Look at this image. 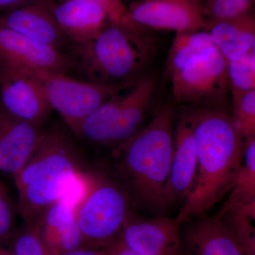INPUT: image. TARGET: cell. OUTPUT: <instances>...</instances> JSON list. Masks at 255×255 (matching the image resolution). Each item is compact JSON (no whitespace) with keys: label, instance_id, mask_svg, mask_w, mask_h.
Listing matches in <instances>:
<instances>
[{"label":"cell","instance_id":"9","mask_svg":"<svg viewBox=\"0 0 255 255\" xmlns=\"http://www.w3.org/2000/svg\"><path fill=\"white\" fill-rule=\"evenodd\" d=\"M0 107L11 117L39 127L53 112L38 71L1 58Z\"/></svg>","mask_w":255,"mask_h":255},{"label":"cell","instance_id":"19","mask_svg":"<svg viewBox=\"0 0 255 255\" xmlns=\"http://www.w3.org/2000/svg\"><path fill=\"white\" fill-rule=\"evenodd\" d=\"M216 216L232 228L244 255H255V191L233 188Z\"/></svg>","mask_w":255,"mask_h":255},{"label":"cell","instance_id":"15","mask_svg":"<svg viewBox=\"0 0 255 255\" xmlns=\"http://www.w3.org/2000/svg\"><path fill=\"white\" fill-rule=\"evenodd\" d=\"M180 235L187 255H244L232 228L217 216L182 223Z\"/></svg>","mask_w":255,"mask_h":255},{"label":"cell","instance_id":"5","mask_svg":"<svg viewBox=\"0 0 255 255\" xmlns=\"http://www.w3.org/2000/svg\"><path fill=\"white\" fill-rule=\"evenodd\" d=\"M157 82L155 77H142L88 116L75 136L112 149L127 141L142 128Z\"/></svg>","mask_w":255,"mask_h":255},{"label":"cell","instance_id":"10","mask_svg":"<svg viewBox=\"0 0 255 255\" xmlns=\"http://www.w3.org/2000/svg\"><path fill=\"white\" fill-rule=\"evenodd\" d=\"M127 9L121 24L176 33L207 29L204 0H137Z\"/></svg>","mask_w":255,"mask_h":255},{"label":"cell","instance_id":"18","mask_svg":"<svg viewBox=\"0 0 255 255\" xmlns=\"http://www.w3.org/2000/svg\"><path fill=\"white\" fill-rule=\"evenodd\" d=\"M55 19L72 44L93 39L110 23L100 5L83 0H60L53 8Z\"/></svg>","mask_w":255,"mask_h":255},{"label":"cell","instance_id":"11","mask_svg":"<svg viewBox=\"0 0 255 255\" xmlns=\"http://www.w3.org/2000/svg\"><path fill=\"white\" fill-rule=\"evenodd\" d=\"M180 228L176 218L146 219L134 211L124 225L121 238L137 255H187Z\"/></svg>","mask_w":255,"mask_h":255},{"label":"cell","instance_id":"31","mask_svg":"<svg viewBox=\"0 0 255 255\" xmlns=\"http://www.w3.org/2000/svg\"><path fill=\"white\" fill-rule=\"evenodd\" d=\"M0 255H16L11 249H6L0 245Z\"/></svg>","mask_w":255,"mask_h":255},{"label":"cell","instance_id":"4","mask_svg":"<svg viewBox=\"0 0 255 255\" xmlns=\"http://www.w3.org/2000/svg\"><path fill=\"white\" fill-rule=\"evenodd\" d=\"M70 132L59 124L43 130L26 163L13 176L18 203L28 211L44 212L88 171Z\"/></svg>","mask_w":255,"mask_h":255},{"label":"cell","instance_id":"1","mask_svg":"<svg viewBox=\"0 0 255 255\" xmlns=\"http://www.w3.org/2000/svg\"><path fill=\"white\" fill-rule=\"evenodd\" d=\"M181 112L190 124L197 150L194 183L175 217L182 225L205 215L232 190L246 140L235 127L230 111L183 107Z\"/></svg>","mask_w":255,"mask_h":255},{"label":"cell","instance_id":"16","mask_svg":"<svg viewBox=\"0 0 255 255\" xmlns=\"http://www.w3.org/2000/svg\"><path fill=\"white\" fill-rule=\"evenodd\" d=\"M75 203L63 197L47 209L33 224L55 255L84 248Z\"/></svg>","mask_w":255,"mask_h":255},{"label":"cell","instance_id":"17","mask_svg":"<svg viewBox=\"0 0 255 255\" xmlns=\"http://www.w3.org/2000/svg\"><path fill=\"white\" fill-rule=\"evenodd\" d=\"M43 129L11 117L0 107V171L17 173L38 143Z\"/></svg>","mask_w":255,"mask_h":255},{"label":"cell","instance_id":"24","mask_svg":"<svg viewBox=\"0 0 255 255\" xmlns=\"http://www.w3.org/2000/svg\"><path fill=\"white\" fill-rule=\"evenodd\" d=\"M253 0H206V31L215 23L241 17L253 11Z\"/></svg>","mask_w":255,"mask_h":255},{"label":"cell","instance_id":"22","mask_svg":"<svg viewBox=\"0 0 255 255\" xmlns=\"http://www.w3.org/2000/svg\"><path fill=\"white\" fill-rule=\"evenodd\" d=\"M231 95V119L246 142L255 137V90L233 92Z\"/></svg>","mask_w":255,"mask_h":255},{"label":"cell","instance_id":"3","mask_svg":"<svg viewBox=\"0 0 255 255\" xmlns=\"http://www.w3.org/2000/svg\"><path fill=\"white\" fill-rule=\"evenodd\" d=\"M136 25L109 23L93 39L71 44L68 55L82 80L105 85H125L141 78L155 57L154 37Z\"/></svg>","mask_w":255,"mask_h":255},{"label":"cell","instance_id":"20","mask_svg":"<svg viewBox=\"0 0 255 255\" xmlns=\"http://www.w3.org/2000/svg\"><path fill=\"white\" fill-rule=\"evenodd\" d=\"M207 31L214 46L227 61L239 59L255 50V17L253 11L241 17L215 23Z\"/></svg>","mask_w":255,"mask_h":255},{"label":"cell","instance_id":"8","mask_svg":"<svg viewBox=\"0 0 255 255\" xmlns=\"http://www.w3.org/2000/svg\"><path fill=\"white\" fill-rule=\"evenodd\" d=\"M47 100L75 136L82 122L119 92L137 81L105 85L77 80L63 73L38 71Z\"/></svg>","mask_w":255,"mask_h":255},{"label":"cell","instance_id":"23","mask_svg":"<svg viewBox=\"0 0 255 255\" xmlns=\"http://www.w3.org/2000/svg\"><path fill=\"white\" fill-rule=\"evenodd\" d=\"M227 73L231 93L255 90V50L239 59L227 61Z\"/></svg>","mask_w":255,"mask_h":255},{"label":"cell","instance_id":"33","mask_svg":"<svg viewBox=\"0 0 255 255\" xmlns=\"http://www.w3.org/2000/svg\"><path fill=\"white\" fill-rule=\"evenodd\" d=\"M206 1V0H204V1Z\"/></svg>","mask_w":255,"mask_h":255},{"label":"cell","instance_id":"12","mask_svg":"<svg viewBox=\"0 0 255 255\" xmlns=\"http://www.w3.org/2000/svg\"><path fill=\"white\" fill-rule=\"evenodd\" d=\"M53 0H33L0 14V23L41 44L66 53L72 43L55 19Z\"/></svg>","mask_w":255,"mask_h":255},{"label":"cell","instance_id":"14","mask_svg":"<svg viewBox=\"0 0 255 255\" xmlns=\"http://www.w3.org/2000/svg\"><path fill=\"white\" fill-rule=\"evenodd\" d=\"M175 117L173 154L165 190L167 209L182 205L192 187L197 167V150L190 124L182 112Z\"/></svg>","mask_w":255,"mask_h":255},{"label":"cell","instance_id":"13","mask_svg":"<svg viewBox=\"0 0 255 255\" xmlns=\"http://www.w3.org/2000/svg\"><path fill=\"white\" fill-rule=\"evenodd\" d=\"M0 58L40 72L68 75L73 70L66 53L33 41L1 23Z\"/></svg>","mask_w":255,"mask_h":255},{"label":"cell","instance_id":"34","mask_svg":"<svg viewBox=\"0 0 255 255\" xmlns=\"http://www.w3.org/2000/svg\"><path fill=\"white\" fill-rule=\"evenodd\" d=\"M253 1H255V0H253Z\"/></svg>","mask_w":255,"mask_h":255},{"label":"cell","instance_id":"21","mask_svg":"<svg viewBox=\"0 0 255 255\" xmlns=\"http://www.w3.org/2000/svg\"><path fill=\"white\" fill-rule=\"evenodd\" d=\"M212 46L214 43L207 31L176 33L166 63L167 76L170 78L189 58Z\"/></svg>","mask_w":255,"mask_h":255},{"label":"cell","instance_id":"30","mask_svg":"<svg viewBox=\"0 0 255 255\" xmlns=\"http://www.w3.org/2000/svg\"><path fill=\"white\" fill-rule=\"evenodd\" d=\"M60 255H105L102 248H81Z\"/></svg>","mask_w":255,"mask_h":255},{"label":"cell","instance_id":"29","mask_svg":"<svg viewBox=\"0 0 255 255\" xmlns=\"http://www.w3.org/2000/svg\"><path fill=\"white\" fill-rule=\"evenodd\" d=\"M31 1L33 0H0V14L27 4Z\"/></svg>","mask_w":255,"mask_h":255},{"label":"cell","instance_id":"25","mask_svg":"<svg viewBox=\"0 0 255 255\" xmlns=\"http://www.w3.org/2000/svg\"><path fill=\"white\" fill-rule=\"evenodd\" d=\"M8 243L16 255H55L32 224L25 223L21 229H16Z\"/></svg>","mask_w":255,"mask_h":255},{"label":"cell","instance_id":"26","mask_svg":"<svg viewBox=\"0 0 255 255\" xmlns=\"http://www.w3.org/2000/svg\"><path fill=\"white\" fill-rule=\"evenodd\" d=\"M16 212L17 208L15 209L6 191L0 184V244L9 242L16 231Z\"/></svg>","mask_w":255,"mask_h":255},{"label":"cell","instance_id":"32","mask_svg":"<svg viewBox=\"0 0 255 255\" xmlns=\"http://www.w3.org/2000/svg\"><path fill=\"white\" fill-rule=\"evenodd\" d=\"M121 1L127 6L128 4H130V3L134 2V1H136L137 0H121Z\"/></svg>","mask_w":255,"mask_h":255},{"label":"cell","instance_id":"27","mask_svg":"<svg viewBox=\"0 0 255 255\" xmlns=\"http://www.w3.org/2000/svg\"><path fill=\"white\" fill-rule=\"evenodd\" d=\"M100 5L107 11L110 22L122 23L128 14L127 6L121 0H83Z\"/></svg>","mask_w":255,"mask_h":255},{"label":"cell","instance_id":"2","mask_svg":"<svg viewBox=\"0 0 255 255\" xmlns=\"http://www.w3.org/2000/svg\"><path fill=\"white\" fill-rule=\"evenodd\" d=\"M175 115L172 105L161 106L145 127L112 149L117 179L134 210L154 214L167 210L165 190L173 154Z\"/></svg>","mask_w":255,"mask_h":255},{"label":"cell","instance_id":"6","mask_svg":"<svg viewBox=\"0 0 255 255\" xmlns=\"http://www.w3.org/2000/svg\"><path fill=\"white\" fill-rule=\"evenodd\" d=\"M134 211L117 179L91 172L86 192L76 208L84 248H103L118 239Z\"/></svg>","mask_w":255,"mask_h":255},{"label":"cell","instance_id":"28","mask_svg":"<svg viewBox=\"0 0 255 255\" xmlns=\"http://www.w3.org/2000/svg\"><path fill=\"white\" fill-rule=\"evenodd\" d=\"M102 249L105 255H137L125 244L121 237Z\"/></svg>","mask_w":255,"mask_h":255},{"label":"cell","instance_id":"7","mask_svg":"<svg viewBox=\"0 0 255 255\" xmlns=\"http://www.w3.org/2000/svg\"><path fill=\"white\" fill-rule=\"evenodd\" d=\"M176 103L231 112L227 60L216 47L194 55L170 77Z\"/></svg>","mask_w":255,"mask_h":255}]
</instances>
